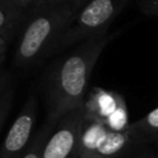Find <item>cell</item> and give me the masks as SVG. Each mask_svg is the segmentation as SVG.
<instances>
[{
    "label": "cell",
    "mask_w": 158,
    "mask_h": 158,
    "mask_svg": "<svg viewBox=\"0 0 158 158\" xmlns=\"http://www.w3.org/2000/svg\"><path fill=\"white\" fill-rule=\"evenodd\" d=\"M112 37L105 33L83 41L53 63L44 80L48 121L58 123L68 112L83 106L93 69Z\"/></svg>",
    "instance_id": "cell-1"
},
{
    "label": "cell",
    "mask_w": 158,
    "mask_h": 158,
    "mask_svg": "<svg viewBox=\"0 0 158 158\" xmlns=\"http://www.w3.org/2000/svg\"><path fill=\"white\" fill-rule=\"evenodd\" d=\"M77 11L69 4L33 7L15 51V65L31 68L52 54L60 35Z\"/></svg>",
    "instance_id": "cell-2"
},
{
    "label": "cell",
    "mask_w": 158,
    "mask_h": 158,
    "mask_svg": "<svg viewBox=\"0 0 158 158\" xmlns=\"http://www.w3.org/2000/svg\"><path fill=\"white\" fill-rule=\"evenodd\" d=\"M126 0H88L69 20L52 54L89 38L107 33Z\"/></svg>",
    "instance_id": "cell-3"
},
{
    "label": "cell",
    "mask_w": 158,
    "mask_h": 158,
    "mask_svg": "<svg viewBox=\"0 0 158 158\" xmlns=\"http://www.w3.org/2000/svg\"><path fill=\"white\" fill-rule=\"evenodd\" d=\"M84 120L83 106L63 116L47 139L41 158H80V137Z\"/></svg>",
    "instance_id": "cell-4"
},
{
    "label": "cell",
    "mask_w": 158,
    "mask_h": 158,
    "mask_svg": "<svg viewBox=\"0 0 158 158\" xmlns=\"http://www.w3.org/2000/svg\"><path fill=\"white\" fill-rule=\"evenodd\" d=\"M37 117V99L31 94L20 114L12 122L10 130L7 131L1 146H0V158H22L27 151L31 139L35 121Z\"/></svg>",
    "instance_id": "cell-5"
},
{
    "label": "cell",
    "mask_w": 158,
    "mask_h": 158,
    "mask_svg": "<svg viewBox=\"0 0 158 158\" xmlns=\"http://www.w3.org/2000/svg\"><path fill=\"white\" fill-rule=\"evenodd\" d=\"M125 102V99L115 93L101 88H94L88 91L84 100V115L86 118L98 120L105 123V121L117 110V107Z\"/></svg>",
    "instance_id": "cell-6"
},
{
    "label": "cell",
    "mask_w": 158,
    "mask_h": 158,
    "mask_svg": "<svg viewBox=\"0 0 158 158\" xmlns=\"http://www.w3.org/2000/svg\"><path fill=\"white\" fill-rule=\"evenodd\" d=\"M139 136L130 127L125 131H107L96 148L86 158H117Z\"/></svg>",
    "instance_id": "cell-7"
},
{
    "label": "cell",
    "mask_w": 158,
    "mask_h": 158,
    "mask_svg": "<svg viewBox=\"0 0 158 158\" xmlns=\"http://www.w3.org/2000/svg\"><path fill=\"white\" fill-rule=\"evenodd\" d=\"M107 131L109 128L101 121L85 117L80 137V158H86L96 148Z\"/></svg>",
    "instance_id": "cell-8"
},
{
    "label": "cell",
    "mask_w": 158,
    "mask_h": 158,
    "mask_svg": "<svg viewBox=\"0 0 158 158\" xmlns=\"http://www.w3.org/2000/svg\"><path fill=\"white\" fill-rule=\"evenodd\" d=\"M15 95V80L12 74L0 70V130L6 121Z\"/></svg>",
    "instance_id": "cell-9"
},
{
    "label": "cell",
    "mask_w": 158,
    "mask_h": 158,
    "mask_svg": "<svg viewBox=\"0 0 158 158\" xmlns=\"http://www.w3.org/2000/svg\"><path fill=\"white\" fill-rule=\"evenodd\" d=\"M56 126H57V123L47 120L46 123L42 126V128L32 137L31 143H30V146H28V148L25 152L22 158H41L43 147H44L47 139L49 138V136L52 135Z\"/></svg>",
    "instance_id": "cell-10"
},
{
    "label": "cell",
    "mask_w": 158,
    "mask_h": 158,
    "mask_svg": "<svg viewBox=\"0 0 158 158\" xmlns=\"http://www.w3.org/2000/svg\"><path fill=\"white\" fill-rule=\"evenodd\" d=\"M23 9L0 1V33H10L19 22Z\"/></svg>",
    "instance_id": "cell-11"
},
{
    "label": "cell",
    "mask_w": 158,
    "mask_h": 158,
    "mask_svg": "<svg viewBox=\"0 0 158 158\" xmlns=\"http://www.w3.org/2000/svg\"><path fill=\"white\" fill-rule=\"evenodd\" d=\"M133 131L141 137L142 135H156L158 136V106L149 111L146 116L131 123Z\"/></svg>",
    "instance_id": "cell-12"
},
{
    "label": "cell",
    "mask_w": 158,
    "mask_h": 158,
    "mask_svg": "<svg viewBox=\"0 0 158 158\" xmlns=\"http://www.w3.org/2000/svg\"><path fill=\"white\" fill-rule=\"evenodd\" d=\"M128 122V112H127V106L126 102H122L117 110L105 121V126L110 131H125L130 127Z\"/></svg>",
    "instance_id": "cell-13"
},
{
    "label": "cell",
    "mask_w": 158,
    "mask_h": 158,
    "mask_svg": "<svg viewBox=\"0 0 158 158\" xmlns=\"http://www.w3.org/2000/svg\"><path fill=\"white\" fill-rule=\"evenodd\" d=\"M88 0H35L33 7H38L42 5H52V4H69L75 10H79Z\"/></svg>",
    "instance_id": "cell-14"
},
{
    "label": "cell",
    "mask_w": 158,
    "mask_h": 158,
    "mask_svg": "<svg viewBox=\"0 0 158 158\" xmlns=\"http://www.w3.org/2000/svg\"><path fill=\"white\" fill-rule=\"evenodd\" d=\"M142 11L151 16H158V0H142Z\"/></svg>",
    "instance_id": "cell-15"
},
{
    "label": "cell",
    "mask_w": 158,
    "mask_h": 158,
    "mask_svg": "<svg viewBox=\"0 0 158 158\" xmlns=\"http://www.w3.org/2000/svg\"><path fill=\"white\" fill-rule=\"evenodd\" d=\"M1 2H5V4H9V5H14V6H17L20 9H25L30 5H33L35 0H0Z\"/></svg>",
    "instance_id": "cell-16"
},
{
    "label": "cell",
    "mask_w": 158,
    "mask_h": 158,
    "mask_svg": "<svg viewBox=\"0 0 158 158\" xmlns=\"http://www.w3.org/2000/svg\"><path fill=\"white\" fill-rule=\"evenodd\" d=\"M10 33H0V56H5L7 48V40Z\"/></svg>",
    "instance_id": "cell-17"
},
{
    "label": "cell",
    "mask_w": 158,
    "mask_h": 158,
    "mask_svg": "<svg viewBox=\"0 0 158 158\" xmlns=\"http://www.w3.org/2000/svg\"><path fill=\"white\" fill-rule=\"evenodd\" d=\"M4 59H5V56H0V68H1L2 63H4Z\"/></svg>",
    "instance_id": "cell-18"
}]
</instances>
